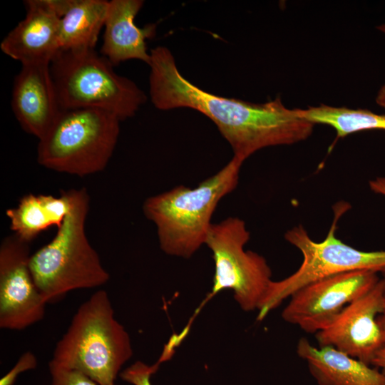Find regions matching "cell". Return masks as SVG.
<instances>
[{
  "label": "cell",
  "mask_w": 385,
  "mask_h": 385,
  "mask_svg": "<svg viewBox=\"0 0 385 385\" xmlns=\"http://www.w3.org/2000/svg\"><path fill=\"white\" fill-rule=\"evenodd\" d=\"M151 102L160 110L195 109L210 118L243 163L265 148L292 145L308 138L314 124L287 108L279 97L263 103L219 96L195 86L179 71L165 46L150 51Z\"/></svg>",
  "instance_id": "cell-1"
},
{
  "label": "cell",
  "mask_w": 385,
  "mask_h": 385,
  "mask_svg": "<svg viewBox=\"0 0 385 385\" xmlns=\"http://www.w3.org/2000/svg\"><path fill=\"white\" fill-rule=\"evenodd\" d=\"M242 164L232 157L195 188L178 185L145 200L144 215L155 225L165 253L190 258L205 244L213 212L219 202L236 188Z\"/></svg>",
  "instance_id": "cell-2"
},
{
  "label": "cell",
  "mask_w": 385,
  "mask_h": 385,
  "mask_svg": "<svg viewBox=\"0 0 385 385\" xmlns=\"http://www.w3.org/2000/svg\"><path fill=\"white\" fill-rule=\"evenodd\" d=\"M132 354L129 334L115 319L108 293L101 289L78 308L48 366L78 371L98 385H114Z\"/></svg>",
  "instance_id": "cell-3"
},
{
  "label": "cell",
  "mask_w": 385,
  "mask_h": 385,
  "mask_svg": "<svg viewBox=\"0 0 385 385\" xmlns=\"http://www.w3.org/2000/svg\"><path fill=\"white\" fill-rule=\"evenodd\" d=\"M68 190V214L52 240L29 260L34 280L47 303L73 290L98 287L110 278L86 235L88 193L85 188Z\"/></svg>",
  "instance_id": "cell-4"
},
{
  "label": "cell",
  "mask_w": 385,
  "mask_h": 385,
  "mask_svg": "<svg viewBox=\"0 0 385 385\" xmlns=\"http://www.w3.org/2000/svg\"><path fill=\"white\" fill-rule=\"evenodd\" d=\"M50 70L61 111L101 110L122 121L134 116L147 101L145 93L117 74L95 48L59 50Z\"/></svg>",
  "instance_id": "cell-5"
},
{
  "label": "cell",
  "mask_w": 385,
  "mask_h": 385,
  "mask_svg": "<svg viewBox=\"0 0 385 385\" xmlns=\"http://www.w3.org/2000/svg\"><path fill=\"white\" fill-rule=\"evenodd\" d=\"M120 122L101 110L61 111L38 140L37 161L47 169L79 177L101 172L116 146Z\"/></svg>",
  "instance_id": "cell-6"
},
{
  "label": "cell",
  "mask_w": 385,
  "mask_h": 385,
  "mask_svg": "<svg viewBox=\"0 0 385 385\" xmlns=\"http://www.w3.org/2000/svg\"><path fill=\"white\" fill-rule=\"evenodd\" d=\"M350 208L346 202L334 205L331 227L321 242L313 240L302 225L295 226L284 234V239L301 252L303 260L289 277L272 281L258 309L257 320H262L294 292L319 279L359 270L385 272V250H360L337 237L339 220Z\"/></svg>",
  "instance_id": "cell-7"
},
{
  "label": "cell",
  "mask_w": 385,
  "mask_h": 385,
  "mask_svg": "<svg viewBox=\"0 0 385 385\" xmlns=\"http://www.w3.org/2000/svg\"><path fill=\"white\" fill-rule=\"evenodd\" d=\"M250 238L245 222L229 217L212 223L205 244L212 253L215 274L211 296L232 289L245 311L258 310L272 282V271L264 257L245 250Z\"/></svg>",
  "instance_id": "cell-8"
},
{
  "label": "cell",
  "mask_w": 385,
  "mask_h": 385,
  "mask_svg": "<svg viewBox=\"0 0 385 385\" xmlns=\"http://www.w3.org/2000/svg\"><path fill=\"white\" fill-rule=\"evenodd\" d=\"M377 272L359 270L312 282L296 292L282 312V319L307 333L330 324L350 303L370 291L380 280Z\"/></svg>",
  "instance_id": "cell-9"
},
{
  "label": "cell",
  "mask_w": 385,
  "mask_h": 385,
  "mask_svg": "<svg viewBox=\"0 0 385 385\" xmlns=\"http://www.w3.org/2000/svg\"><path fill=\"white\" fill-rule=\"evenodd\" d=\"M14 234L0 245V327L23 330L42 320L47 302L31 272L30 251Z\"/></svg>",
  "instance_id": "cell-10"
},
{
  "label": "cell",
  "mask_w": 385,
  "mask_h": 385,
  "mask_svg": "<svg viewBox=\"0 0 385 385\" xmlns=\"http://www.w3.org/2000/svg\"><path fill=\"white\" fill-rule=\"evenodd\" d=\"M383 307L381 278L367 293L348 304L327 327L315 334L319 346H331L371 365L384 345L377 322Z\"/></svg>",
  "instance_id": "cell-11"
},
{
  "label": "cell",
  "mask_w": 385,
  "mask_h": 385,
  "mask_svg": "<svg viewBox=\"0 0 385 385\" xmlns=\"http://www.w3.org/2000/svg\"><path fill=\"white\" fill-rule=\"evenodd\" d=\"M11 107L27 133L39 140L48 131L61 112L50 63L21 65L14 81Z\"/></svg>",
  "instance_id": "cell-12"
},
{
  "label": "cell",
  "mask_w": 385,
  "mask_h": 385,
  "mask_svg": "<svg viewBox=\"0 0 385 385\" xmlns=\"http://www.w3.org/2000/svg\"><path fill=\"white\" fill-rule=\"evenodd\" d=\"M26 14L0 43L1 51L21 65L50 63L59 51L60 17L50 0H26Z\"/></svg>",
  "instance_id": "cell-13"
},
{
  "label": "cell",
  "mask_w": 385,
  "mask_h": 385,
  "mask_svg": "<svg viewBox=\"0 0 385 385\" xmlns=\"http://www.w3.org/2000/svg\"><path fill=\"white\" fill-rule=\"evenodd\" d=\"M144 4L142 0H112L108 3L101 54L113 65L137 59L148 65L150 54L146 41L156 34V24L139 27L135 19Z\"/></svg>",
  "instance_id": "cell-14"
},
{
  "label": "cell",
  "mask_w": 385,
  "mask_h": 385,
  "mask_svg": "<svg viewBox=\"0 0 385 385\" xmlns=\"http://www.w3.org/2000/svg\"><path fill=\"white\" fill-rule=\"evenodd\" d=\"M297 354L318 385H385L384 372L333 347H316L302 338Z\"/></svg>",
  "instance_id": "cell-15"
},
{
  "label": "cell",
  "mask_w": 385,
  "mask_h": 385,
  "mask_svg": "<svg viewBox=\"0 0 385 385\" xmlns=\"http://www.w3.org/2000/svg\"><path fill=\"white\" fill-rule=\"evenodd\" d=\"M60 17L59 50L93 49L104 26L108 1L50 0Z\"/></svg>",
  "instance_id": "cell-16"
},
{
  "label": "cell",
  "mask_w": 385,
  "mask_h": 385,
  "mask_svg": "<svg viewBox=\"0 0 385 385\" xmlns=\"http://www.w3.org/2000/svg\"><path fill=\"white\" fill-rule=\"evenodd\" d=\"M71 207L69 190L61 191L58 197L30 193L21 197L16 207L7 209L6 215L14 234L30 243L47 229L58 228Z\"/></svg>",
  "instance_id": "cell-17"
},
{
  "label": "cell",
  "mask_w": 385,
  "mask_h": 385,
  "mask_svg": "<svg viewBox=\"0 0 385 385\" xmlns=\"http://www.w3.org/2000/svg\"><path fill=\"white\" fill-rule=\"evenodd\" d=\"M313 120L317 124L332 127L337 138L361 130H385V115L366 109L320 105L314 111Z\"/></svg>",
  "instance_id": "cell-18"
},
{
  "label": "cell",
  "mask_w": 385,
  "mask_h": 385,
  "mask_svg": "<svg viewBox=\"0 0 385 385\" xmlns=\"http://www.w3.org/2000/svg\"><path fill=\"white\" fill-rule=\"evenodd\" d=\"M159 364V361L148 365L138 361L123 371L120 376L123 380L133 385H152L150 377L158 371Z\"/></svg>",
  "instance_id": "cell-19"
},
{
  "label": "cell",
  "mask_w": 385,
  "mask_h": 385,
  "mask_svg": "<svg viewBox=\"0 0 385 385\" xmlns=\"http://www.w3.org/2000/svg\"><path fill=\"white\" fill-rule=\"evenodd\" d=\"M51 385H98L85 374L75 370L48 366Z\"/></svg>",
  "instance_id": "cell-20"
},
{
  "label": "cell",
  "mask_w": 385,
  "mask_h": 385,
  "mask_svg": "<svg viewBox=\"0 0 385 385\" xmlns=\"http://www.w3.org/2000/svg\"><path fill=\"white\" fill-rule=\"evenodd\" d=\"M37 366L35 355L30 351L24 353L15 366L0 380V385H14L18 376L24 371L34 369Z\"/></svg>",
  "instance_id": "cell-21"
},
{
  "label": "cell",
  "mask_w": 385,
  "mask_h": 385,
  "mask_svg": "<svg viewBox=\"0 0 385 385\" xmlns=\"http://www.w3.org/2000/svg\"><path fill=\"white\" fill-rule=\"evenodd\" d=\"M371 366L385 373V344L376 353Z\"/></svg>",
  "instance_id": "cell-22"
},
{
  "label": "cell",
  "mask_w": 385,
  "mask_h": 385,
  "mask_svg": "<svg viewBox=\"0 0 385 385\" xmlns=\"http://www.w3.org/2000/svg\"><path fill=\"white\" fill-rule=\"evenodd\" d=\"M381 279L383 283V307L381 314L377 318V322L381 330L383 339L385 344V272L383 273V277Z\"/></svg>",
  "instance_id": "cell-23"
},
{
  "label": "cell",
  "mask_w": 385,
  "mask_h": 385,
  "mask_svg": "<svg viewBox=\"0 0 385 385\" xmlns=\"http://www.w3.org/2000/svg\"><path fill=\"white\" fill-rule=\"evenodd\" d=\"M370 189L375 193L385 196V178L378 177L369 182Z\"/></svg>",
  "instance_id": "cell-24"
},
{
  "label": "cell",
  "mask_w": 385,
  "mask_h": 385,
  "mask_svg": "<svg viewBox=\"0 0 385 385\" xmlns=\"http://www.w3.org/2000/svg\"><path fill=\"white\" fill-rule=\"evenodd\" d=\"M376 103L385 109V83L381 86L377 93Z\"/></svg>",
  "instance_id": "cell-25"
},
{
  "label": "cell",
  "mask_w": 385,
  "mask_h": 385,
  "mask_svg": "<svg viewBox=\"0 0 385 385\" xmlns=\"http://www.w3.org/2000/svg\"><path fill=\"white\" fill-rule=\"evenodd\" d=\"M377 29H379L382 33L385 34V24L378 26Z\"/></svg>",
  "instance_id": "cell-26"
}]
</instances>
